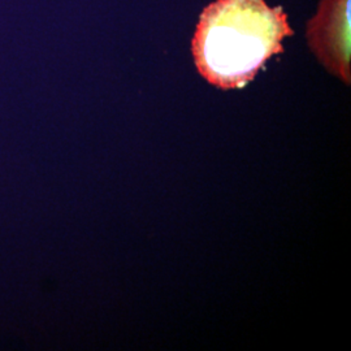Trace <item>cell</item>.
Masks as SVG:
<instances>
[{
	"label": "cell",
	"instance_id": "obj_1",
	"mask_svg": "<svg viewBox=\"0 0 351 351\" xmlns=\"http://www.w3.org/2000/svg\"><path fill=\"white\" fill-rule=\"evenodd\" d=\"M294 30L288 13L265 0H215L199 16L191 52L199 75L223 90L245 88Z\"/></svg>",
	"mask_w": 351,
	"mask_h": 351
},
{
	"label": "cell",
	"instance_id": "obj_2",
	"mask_svg": "<svg viewBox=\"0 0 351 351\" xmlns=\"http://www.w3.org/2000/svg\"><path fill=\"white\" fill-rule=\"evenodd\" d=\"M306 39L326 71L349 86L350 0H320L317 12L307 21Z\"/></svg>",
	"mask_w": 351,
	"mask_h": 351
}]
</instances>
